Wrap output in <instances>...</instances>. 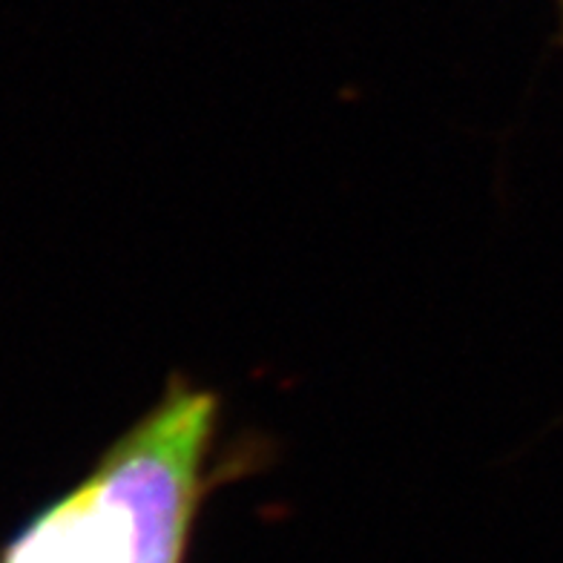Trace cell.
Instances as JSON below:
<instances>
[{
    "mask_svg": "<svg viewBox=\"0 0 563 563\" xmlns=\"http://www.w3.org/2000/svg\"><path fill=\"white\" fill-rule=\"evenodd\" d=\"M219 422L213 388L170 379L73 489L3 543L0 563H187L222 477Z\"/></svg>",
    "mask_w": 563,
    "mask_h": 563,
    "instance_id": "cell-1",
    "label": "cell"
}]
</instances>
